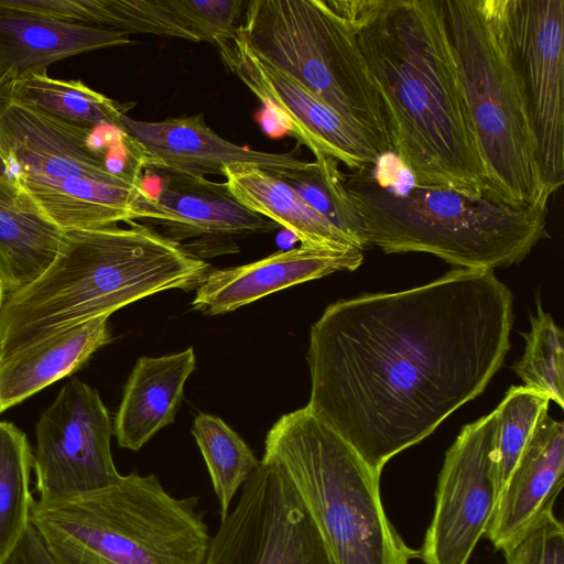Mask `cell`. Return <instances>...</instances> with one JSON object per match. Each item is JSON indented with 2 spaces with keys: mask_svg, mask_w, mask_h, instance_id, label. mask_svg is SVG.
Returning a JSON list of instances; mask_svg holds the SVG:
<instances>
[{
  "mask_svg": "<svg viewBox=\"0 0 564 564\" xmlns=\"http://www.w3.org/2000/svg\"><path fill=\"white\" fill-rule=\"evenodd\" d=\"M131 43L129 34L117 30L0 11V82L45 72L73 55Z\"/></svg>",
  "mask_w": 564,
  "mask_h": 564,
  "instance_id": "19",
  "label": "cell"
},
{
  "mask_svg": "<svg viewBox=\"0 0 564 564\" xmlns=\"http://www.w3.org/2000/svg\"><path fill=\"white\" fill-rule=\"evenodd\" d=\"M237 32L261 57L364 130L382 154L392 151L355 32L333 0H250Z\"/></svg>",
  "mask_w": 564,
  "mask_h": 564,
  "instance_id": "9",
  "label": "cell"
},
{
  "mask_svg": "<svg viewBox=\"0 0 564 564\" xmlns=\"http://www.w3.org/2000/svg\"><path fill=\"white\" fill-rule=\"evenodd\" d=\"M364 252H344L300 246L258 261L209 270L197 286L193 310L218 315L237 310L276 291L319 279L337 271H354Z\"/></svg>",
  "mask_w": 564,
  "mask_h": 564,
  "instance_id": "17",
  "label": "cell"
},
{
  "mask_svg": "<svg viewBox=\"0 0 564 564\" xmlns=\"http://www.w3.org/2000/svg\"><path fill=\"white\" fill-rule=\"evenodd\" d=\"M564 478V425L542 415L499 494L487 536L503 550L553 512Z\"/></svg>",
  "mask_w": 564,
  "mask_h": 564,
  "instance_id": "16",
  "label": "cell"
},
{
  "mask_svg": "<svg viewBox=\"0 0 564 564\" xmlns=\"http://www.w3.org/2000/svg\"><path fill=\"white\" fill-rule=\"evenodd\" d=\"M192 434L208 469L219 502L220 519H224L234 497L259 467L260 460L246 442L218 416L197 414Z\"/></svg>",
  "mask_w": 564,
  "mask_h": 564,
  "instance_id": "26",
  "label": "cell"
},
{
  "mask_svg": "<svg viewBox=\"0 0 564 564\" xmlns=\"http://www.w3.org/2000/svg\"><path fill=\"white\" fill-rule=\"evenodd\" d=\"M338 161L321 154L301 169L280 176L316 212L346 235L361 251L369 249L356 200L347 191Z\"/></svg>",
  "mask_w": 564,
  "mask_h": 564,
  "instance_id": "27",
  "label": "cell"
},
{
  "mask_svg": "<svg viewBox=\"0 0 564 564\" xmlns=\"http://www.w3.org/2000/svg\"><path fill=\"white\" fill-rule=\"evenodd\" d=\"M164 3L200 41L213 45L237 32L247 6L242 0H164Z\"/></svg>",
  "mask_w": 564,
  "mask_h": 564,
  "instance_id": "30",
  "label": "cell"
},
{
  "mask_svg": "<svg viewBox=\"0 0 564 564\" xmlns=\"http://www.w3.org/2000/svg\"><path fill=\"white\" fill-rule=\"evenodd\" d=\"M506 564H564V528L549 513L502 550Z\"/></svg>",
  "mask_w": 564,
  "mask_h": 564,
  "instance_id": "31",
  "label": "cell"
},
{
  "mask_svg": "<svg viewBox=\"0 0 564 564\" xmlns=\"http://www.w3.org/2000/svg\"><path fill=\"white\" fill-rule=\"evenodd\" d=\"M30 523L55 564H204L212 535L196 496L131 471L75 496L33 501Z\"/></svg>",
  "mask_w": 564,
  "mask_h": 564,
  "instance_id": "5",
  "label": "cell"
},
{
  "mask_svg": "<svg viewBox=\"0 0 564 564\" xmlns=\"http://www.w3.org/2000/svg\"><path fill=\"white\" fill-rule=\"evenodd\" d=\"M164 172V171H163ZM165 178L154 198V217L167 238L224 241L235 236L265 234L279 226L237 202L225 183L204 176L164 172Z\"/></svg>",
  "mask_w": 564,
  "mask_h": 564,
  "instance_id": "18",
  "label": "cell"
},
{
  "mask_svg": "<svg viewBox=\"0 0 564 564\" xmlns=\"http://www.w3.org/2000/svg\"><path fill=\"white\" fill-rule=\"evenodd\" d=\"M491 434L492 412L465 425L446 452L419 552L424 564H467L487 533L498 500L490 474Z\"/></svg>",
  "mask_w": 564,
  "mask_h": 564,
  "instance_id": "14",
  "label": "cell"
},
{
  "mask_svg": "<svg viewBox=\"0 0 564 564\" xmlns=\"http://www.w3.org/2000/svg\"><path fill=\"white\" fill-rule=\"evenodd\" d=\"M64 230L11 175L0 177V285L21 290L54 261Z\"/></svg>",
  "mask_w": 564,
  "mask_h": 564,
  "instance_id": "21",
  "label": "cell"
},
{
  "mask_svg": "<svg viewBox=\"0 0 564 564\" xmlns=\"http://www.w3.org/2000/svg\"><path fill=\"white\" fill-rule=\"evenodd\" d=\"M551 400L525 387H511L492 411L490 474L499 497ZM498 501V500H497Z\"/></svg>",
  "mask_w": 564,
  "mask_h": 564,
  "instance_id": "28",
  "label": "cell"
},
{
  "mask_svg": "<svg viewBox=\"0 0 564 564\" xmlns=\"http://www.w3.org/2000/svg\"><path fill=\"white\" fill-rule=\"evenodd\" d=\"M2 564H55L36 530L30 525Z\"/></svg>",
  "mask_w": 564,
  "mask_h": 564,
  "instance_id": "32",
  "label": "cell"
},
{
  "mask_svg": "<svg viewBox=\"0 0 564 564\" xmlns=\"http://www.w3.org/2000/svg\"><path fill=\"white\" fill-rule=\"evenodd\" d=\"M449 37L485 169L484 197L547 207L503 0H444Z\"/></svg>",
  "mask_w": 564,
  "mask_h": 564,
  "instance_id": "7",
  "label": "cell"
},
{
  "mask_svg": "<svg viewBox=\"0 0 564 564\" xmlns=\"http://www.w3.org/2000/svg\"><path fill=\"white\" fill-rule=\"evenodd\" d=\"M8 174H9L8 165H7L6 160L0 151V177L8 175Z\"/></svg>",
  "mask_w": 564,
  "mask_h": 564,
  "instance_id": "33",
  "label": "cell"
},
{
  "mask_svg": "<svg viewBox=\"0 0 564 564\" xmlns=\"http://www.w3.org/2000/svg\"><path fill=\"white\" fill-rule=\"evenodd\" d=\"M512 325V293L491 270L337 301L310 332L306 406L381 475L485 391Z\"/></svg>",
  "mask_w": 564,
  "mask_h": 564,
  "instance_id": "1",
  "label": "cell"
},
{
  "mask_svg": "<svg viewBox=\"0 0 564 564\" xmlns=\"http://www.w3.org/2000/svg\"><path fill=\"white\" fill-rule=\"evenodd\" d=\"M0 91L14 104L87 130L102 126L116 129L133 106L110 99L80 80L55 79L46 72L0 82Z\"/></svg>",
  "mask_w": 564,
  "mask_h": 564,
  "instance_id": "24",
  "label": "cell"
},
{
  "mask_svg": "<svg viewBox=\"0 0 564 564\" xmlns=\"http://www.w3.org/2000/svg\"><path fill=\"white\" fill-rule=\"evenodd\" d=\"M0 151L9 175L64 231L153 218L154 198L141 174L116 171L94 130L14 104L1 91Z\"/></svg>",
  "mask_w": 564,
  "mask_h": 564,
  "instance_id": "8",
  "label": "cell"
},
{
  "mask_svg": "<svg viewBox=\"0 0 564 564\" xmlns=\"http://www.w3.org/2000/svg\"><path fill=\"white\" fill-rule=\"evenodd\" d=\"M109 316L51 335L0 361V413L80 368L111 339Z\"/></svg>",
  "mask_w": 564,
  "mask_h": 564,
  "instance_id": "22",
  "label": "cell"
},
{
  "mask_svg": "<svg viewBox=\"0 0 564 564\" xmlns=\"http://www.w3.org/2000/svg\"><path fill=\"white\" fill-rule=\"evenodd\" d=\"M33 456L37 499L75 496L120 477L111 454L113 425L98 392L72 378L41 414Z\"/></svg>",
  "mask_w": 564,
  "mask_h": 564,
  "instance_id": "12",
  "label": "cell"
},
{
  "mask_svg": "<svg viewBox=\"0 0 564 564\" xmlns=\"http://www.w3.org/2000/svg\"><path fill=\"white\" fill-rule=\"evenodd\" d=\"M525 348L512 370L523 387L546 395L561 409L564 408V345L563 332L546 313L540 301L536 314L531 316V327L522 333Z\"/></svg>",
  "mask_w": 564,
  "mask_h": 564,
  "instance_id": "29",
  "label": "cell"
},
{
  "mask_svg": "<svg viewBox=\"0 0 564 564\" xmlns=\"http://www.w3.org/2000/svg\"><path fill=\"white\" fill-rule=\"evenodd\" d=\"M379 94L392 151L419 185L484 196L486 175L444 0H333Z\"/></svg>",
  "mask_w": 564,
  "mask_h": 564,
  "instance_id": "2",
  "label": "cell"
},
{
  "mask_svg": "<svg viewBox=\"0 0 564 564\" xmlns=\"http://www.w3.org/2000/svg\"><path fill=\"white\" fill-rule=\"evenodd\" d=\"M224 65L262 102L268 112L316 155L325 154L351 171L375 164L382 154L373 140L296 78L273 66L236 32L215 43Z\"/></svg>",
  "mask_w": 564,
  "mask_h": 564,
  "instance_id": "13",
  "label": "cell"
},
{
  "mask_svg": "<svg viewBox=\"0 0 564 564\" xmlns=\"http://www.w3.org/2000/svg\"><path fill=\"white\" fill-rule=\"evenodd\" d=\"M212 536L204 564H334L296 490L274 464L259 467Z\"/></svg>",
  "mask_w": 564,
  "mask_h": 564,
  "instance_id": "10",
  "label": "cell"
},
{
  "mask_svg": "<svg viewBox=\"0 0 564 564\" xmlns=\"http://www.w3.org/2000/svg\"><path fill=\"white\" fill-rule=\"evenodd\" d=\"M67 230L46 271L4 294L0 308V361L51 335L159 292L193 290L209 264L151 226L127 221Z\"/></svg>",
  "mask_w": 564,
  "mask_h": 564,
  "instance_id": "3",
  "label": "cell"
},
{
  "mask_svg": "<svg viewBox=\"0 0 564 564\" xmlns=\"http://www.w3.org/2000/svg\"><path fill=\"white\" fill-rule=\"evenodd\" d=\"M116 129L127 153L141 170L223 175L229 164L248 163L283 175L303 169L308 162L294 151L273 153L232 143L212 130L203 113L162 121L137 120L123 115Z\"/></svg>",
  "mask_w": 564,
  "mask_h": 564,
  "instance_id": "15",
  "label": "cell"
},
{
  "mask_svg": "<svg viewBox=\"0 0 564 564\" xmlns=\"http://www.w3.org/2000/svg\"><path fill=\"white\" fill-rule=\"evenodd\" d=\"M223 176L237 202L291 231L301 246L337 252L360 250L276 174L253 164L234 163L224 169Z\"/></svg>",
  "mask_w": 564,
  "mask_h": 564,
  "instance_id": "23",
  "label": "cell"
},
{
  "mask_svg": "<svg viewBox=\"0 0 564 564\" xmlns=\"http://www.w3.org/2000/svg\"><path fill=\"white\" fill-rule=\"evenodd\" d=\"M262 460L288 477L334 564H409L419 556L384 512L381 475L307 406L272 425Z\"/></svg>",
  "mask_w": 564,
  "mask_h": 564,
  "instance_id": "6",
  "label": "cell"
},
{
  "mask_svg": "<svg viewBox=\"0 0 564 564\" xmlns=\"http://www.w3.org/2000/svg\"><path fill=\"white\" fill-rule=\"evenodd\" d=\"M33 455L26 435L0 421V564L17 547L30 525Z\"/></svg>",
  "mask_w": 564,
  "mask_h": 564,
  "instance_id": "25",
  "label": "cell"
},
{
  "mask_svg": "<svg viewBox=\"0 0 564 564\" xmlns=\"http://www.w3.org/2000/svg\"><path fill=\"white\" fill-rule=\"evenodd\" d=\"M503 14L551 197L564 183V0H503Z\"/></svg>",
  "mask_w": 564,
  "mask_h": 564,
  "instance_id": "11",
  "label": "cell"
},
{
  "mask_svg": "<svg viewBox=\"0 0 564 564\" xmlns=\"http://www.w3.org/2000/svg\"><path fill=\"white\" fill-rule=\"evenodd\" d=\"M195 367L192 347L137 361L113 423L120 447L139 451L158 431L173 423L185 382Z\"/></svg>",
  "mask_w": 564,
  "mask_h": 564,
  "instance_id": "20",
  "label": "cell"
},
{
  "mask_svg": "<svg viewBox=\"0 0 564 564\" xmlns=\"http://www.w3.org/2000/svg\"><path fill=\"white\" fill-rule=\"evenodd\" d=\"M3 297H4V292L0 285V308H1V304H2V301H3Z\"/></svg>",
  "mask_w": 564,
  "mask_h": 564,
  "instance_id": "34",
  "label": "cell"
},
{
  "mask_svg": "<svg viewBox=\"0 0 564 564\" xmlns=\"http://www.w3.org/2000/svg\"><path fill=\"white\" fill-rule=\"evenodd\" d=\"M358 206L367 243L386 253L424 252L455 269L520 263L549 237L547 207H512L449 187L415 183L393 151L343 173Z\"/></svg>",
  "mask_w": 564,
  "mask_h": 564,
  "instance_id": "4",
  "label": "cell"
}]
</instances>
